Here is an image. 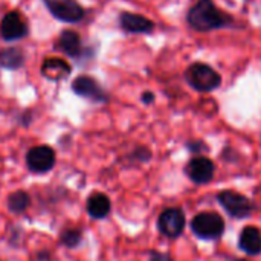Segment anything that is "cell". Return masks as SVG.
I'll return each instance as SVG.
<instances>
[{"label":"cell","instance_id":"d6986e66","mask_svg":"<svg viewBox=\"0 0 261 261\" xmlns=\"http://www.w3.org/2000/svg\"><path fill=\"white\" fill-rule=\"evenodd\" d=\"M150 261H173V258H171L168 254H162V252L154 251V252H151V255H150Z\"/></svg>","mask_w":261,"mask_h":261},{"label":"cell","instance_id":"4fadbf2b","mask_svg":"<svg viewBox=\"0 0 261 261\" xmlns=\"http://www.w3.org/2000/svg\"><path fill=\"white\" fill-rule=\"evenodd\" d=\"M55 47L58 50L64 52L66 55L73 57V58H76L81 54V50H83L80 35L75 31H69V29L63 31L60 34V37H58V40L55 43Z\"/></svg>","mask_w":261,"mask_h":261},{"label":"cell","instance_id":"7c38bea8","mask_svg":"<svg viewBox=\"0 0 261 261\" xmlns=\"http://www.w3.org/2000/svg\"><path fill=\"white\" fill-rule=\"evenodd\" d=\"M41 73H43V76H46L52 81L64 80L70 73V64L63 58H55V57L46 58L41 66Z\"/></svg>","mask_w":261,"mask_h":261},{"label":"cell","instance_id":"ba28073f","mask_svg":"<svg viewBox=\"0 0 261 261\" xmlns=\"http://www.w3.org/2000/svg\"><path fill=\"white\" fill-rule=\"evenodd\" d=\"M72 90L86 99H90L93 102H107L109 93L99 86V83L89 76V75H80L72 83Z\"/></svg>","mask_w":261,"mask_h":261},{"label":"cell","instance_id":"2e32d148","mask_svg":"<svg viewBox=\"0 0 261 261\" xmlns=\"http://www.w3.org/2000/svg\"><path fill=\"white\" fill-rule=\"evenodd\" d=\"M24 63V52L20 47H6L0 50V66L5 69H20Z\"/></svg>","mask_w":261,"mask_h":261},{"label":"cell","instance_id":"7402d4cb","mask_svg":"<svg viewBox=\"0 0 261 261\" xmlns=\"http://www.w3.org/2000/svg\"><path fill=\"white\" fill-rule=\"evenodd\" d=\"M237 261H248V260H237Z\"/></svg>","mask_w":261,"mask_h":261},{"label":"cell","instance_id":"6da1fadb","mask_svg":"<svg viewBox=\"0 0 261 261\" xmlns=\"http://www.w3.org/2000/svg\"><path fill=\"white\" fill-rule=\"evenodd\" d=\"M187 24L200 34L237 28L236 18L220 9L214 0H196L187 11Z\"/></svg>","mask_w":261,"mask_h":261},{"label":"cell","instance_id":"30bf717a","mask_svg":"<svg viewBox=\"0 0 261 261\" xmlns=\"http://www.w3.org/2000/svg\"><path fill=\"white\" fill-rule=\"evenodd\" d=\"M119 26L127 34H151L156 29V23L153 20L130 11H122L119 14Z\"/></svg>","mask_w":261,"mask_h":261},{"label":"cell","instance_id":"9c48e42d","mask_svg":"<svg viewBox=\"0 0 261 261\" xmlns=\"http://www.w3.org/2000/svg\"><path fill=\"white\" fill-rule=\"evenodd\" d=\"M28 31H29V28H28L26 20L17 11H11V12H8L2 18V23H0V35L6 41L20 40V38H23V37L28 35Z\"/></svg>","mask_w":261,"mask_h":261},{"label":"cell","instance_id":"e0dca14e","mask_svg":"<svg viewBox=\"0 0 261 261\" xmlns=\"http://www.w3.org/2000/svg\"><path fill=\"white\" fill-rule=\"evenodd\" d=\"M31 205V197L26 191H15L8 197V210L12 214H23Z\"/></svg>","mask_w":261,"mask_h":261},{"label":"cell","instance_id":"277c9868","mask_svg":"<svg viewBox=\"0 0 261 261\" xmlns=\"http://www.w3.org/2000/svg\"><path fill=\"white\" fill-rule=\"evenodd\" d=\"M217 199H219L220 205L226 210V213L236 219L249 217L252 214V211L255 210L254 203L246 196H243L237 191H231V190L222 191Z\"/></svg>","mask_w":261,"mask_h":261},{"label":"cell","instance_id":"52a82bcc","mask_svg":"<svg viewBox=\"0 0 261 261\" xmlns=\"http://www.w3.org/2000/svg\"><path fill=\"white\" fill-rule=\"evenodd\" d=\"M185 214L179 208H167L158 219L159 231L168 239H177L185 229Z\"/></svg>","mask_w":261,"mask_h":261},{"label":"cell","instance_id":"9a60e30c","mask_svg":"<svg viewBox=\"0 0 261 261\" xmlns=\"http://www.w3.org/2000/svg\"><path fill=\"white\" fill-rule=\"evenodd\" d=\"M87 213L92 219H106L112 210V203H110V199L102 194V193H93L89 199H87Z\"/></svg>","mask_w":261,"mask_h":261},{"label":"cell","instance_id":"8fae6325","mask_svg":"<svg viewBox=\"0 0 261 261\" xmlns=\"http://www.w3.org/2000/svg\"><path fill=\"white\" fill-rule=\"evenodd\" d=\"M185 173L194 184L203 185L213 180L214 173H216V165L211 159L205 156H197L187 164Z\"/></svg>","mask_w":261,"mask_h":261},{"label":"cell","instance_id":"44dd1931","mask_svg":"<svg viewBox=\"0 0 261 261\" xmlns=\"http://www.w3.org/2000/svg\"><path fill=\"white\" fill-rule=\"evenodd\" d=\"M188 148H190L191 151L197 153L199 150H206V145H205V142H202V141H194V142H190V144H188Z\"/></svg>","mask_w":261,"mask_h":261},{"label":"cell","instance_id":"7a4b0ae2","mask_svg":"<svg viewBox=\"0 0 261 261\" xmlns=\"http://www.w3.org/2000/svg\"><path fill=\"white\" fill-rule=\"evenodd\" d=\"M185 81L191 89L200 93H210L220 87L222 75L208 63L194 61L185 69Z\"/></svg>","mask_w":261,"mask_h":261},{"label":"cell","instance_id":"8992f818","mask_svg":"<svg viewBox=\"0 0 261 261\" xmlns=\"http://www.w3.org/2000/svg\"><path fill=\"white\" fill-rule=\"evenodd\" d=\"M49 12L66 23H76L84 17V8L76 0H44Z\"/></svg>","mask_w":261,"mask_h":261},{"label":"cell","instance_id":"ac0fdd59","mask_svg":"<svg viewBox=\"0 0 261 261\" xmlns=\"http://www.w3.org/2000/svg\"><path fill=\"white\" fill-rule=\"evenodd\" d=\"M83 240V232L80 228H67L60 234V243L69 249L76 248Z\"/></svg>","mask_w":261,"mask_h":261},{"label":"cell","instance_id":"ffe728a7","mask_svg":"<svg viewBox=\"0 0 261 261\" xmlns=\"http://www.w3.org/2000/svg\"><path fill=\"white\" fill-rule=\"evenodd\" d=\"M154 99H156V96H154V93L153 92H150V90H147V92H144L142 95H141V101L144 102V104H151V102H154Z\"/></svg>","mask_w":261,"mask_h":261},{"label":"cell","instance_id":"3957f363","mask_svg":"<svg viewBox=\"0 0 261 261\" xmlns=\"http://www.w3.org/2000/svg\"><path fill=\"white\" fill-rule=\"evenodd\" d=\"M193 232L202 240H216L225 231V222L217 213H200L191 220Z\"/></svg>","mask_w":261,"mask_h":261},{"label":"cell","instance_id":"5b68a950","mask_svg":"<svg viewBox=\"0 0 261 261\" xmlns=\"http://www.w3.org/2000/svg\"><path fill=\"white\" fill-rule=\"evenodd\" d=\"M57 161L54 148L49 145H37L32 147L26 154V165L35 174L47 173L54 168Z\"/></svg>","mask_w":261,"mask_h":261},{"label":"cell","instance_id":"5bb4252c","mask_svg":"<svg viewBox=\"0 0 261 261\" xmlns=\"http://www.w3.org/2000/svg\"><path fill=\"white\" fill-rule=\"evenodd\" d=\"M239 246L248 255H258L261 254V232L255 226H248L242 231Z\"/></svg>","mask_w":261,"mask_h":261}]
</instances>
